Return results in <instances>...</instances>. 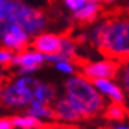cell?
<instances>
[{"instance_id":"1","label":"cell","mask_w":129,"mask_h":129,"mask_svg":"<svg viewBox=\"0 0 129 129\" xmlns=\"http://www.w3.org/2000/svg\"><path fill=\"white\" fill-rule=\"evenodd\" d=\"M91 44L108 58L129 60V16H116L96 21L88 33Z\"/></svg>"},{"instance_id":"2","label":"cell","mask_w":129,"mask_h":129,"mask_svg":"<svg viewBox=\"0 0 129 129\" xmlns=\"http://www.w3.org/2000/svg\"><path fill=\"white\" fill-rule=\"evenodd\" d=\"M64 96L81 118H94L106 108L105 99L94 87V82L81 74L68 77L64 82Z\"/></svg>"},{"instance_id":"3","label":"cell","mask_w":129,"mask_h":129,"mask_svg":"<svg viewBox=\"0 0 129 129\" xmlns=\"http://www.w3.org/2000/svg\"><path fill=\"white\" fill-rule=\"evenodd\" d=\"M6 21L19 24L31 38L44 33L48 24L46 14L24 0H9Z\"/></svg>"},{"instance_id":"4","label":"cell","mask_w":129,"mask_h":129,"mask_svg":"<svg viewBox=\"0 0 129 129\" xmlns=\"http://www.w3.org/2000/svg\"><path fill=\"white\" fill-rule=\"evenodd\" d=\"M38 82L40 80L34 75H17L2 87V102L7 108L26 109L34 101V92Z\"/></svg>"},{"instance_id":"5","label":"cell","mask_w":129,"mask_h":129,"mask_svg":"<svg viewBox=\"0 0 129 129\" xmlns=\"http://www.w3.org/2000/svg\"><path fill=\"white\" fill-rule=\"evenodd\" d=\"M80 74L89 81L96 80H115L119 70V62L112 58H102V60L85 61L78 65Z\"/></svg>"},{"instance_id":"6","label":"cell","mask_w":129,"mask_h":129,"mask_svg":"<svg viewBox=\"0 0 129 129\" xmlns=\"http://www.w3.org/2000/svg\"><path fill=\"white\" fill-rule=\"evenodd\" d=\"M31 43V37L16 23L3 21L0 24V47L13 51L14 54L23 51Z\"/></svg>"},{"instance_id":"7","label":"cell","mask_w":129,"mask_h":129,"mask_svg":"<svg viewBox=\"0 0 129 129\" xmlns=\"http://www.w3.org/2000/svg\"><path fill=\"white\" fill-rule=\"evenodd\" d=\"M61 38L62 36L55 34V33H41V34L31 38V48L37 50L38 53H41L43 55H53V54L60 53L61 47Z\"/></svg>"},{"instance_id":"8","label":"cell","mask_w":129,"mask_h":129,"mask_svg":"<svg viewBox=\"0 0 129 129\" xmlns=\"http://www.w3.org/2000/svg\"><path fill=\"white\" fill-rule=\"evenodd\" d=\"M94 87L104 99H109L111 104L125 102V92L115 80H96L94 81Z\"/></svg>"},{"instance_id":"9","label":"cell","mask_w":129,"mask_h":129,"mask_svg":"<svg viewBox=\"0 0 129 129\" xmlns=\"http://www.w3.org/2000/svg\"><path fill=\"white\" fill-rule=\"evenodd\" d=\"M44 64H46V55L28 47L16 54L12 62L13 67L17 68H41Z\"/></svg>"},{"instance_id":"10","label":"cell","mask_w":129,"mask_h":129,"mask_svg":"<svg viewBox=\"0 0 129 129\" xmlns=\"http://www.w3.org/2000/svg\"><path fill=\"white\" fill-rule=\"evenodd\" d=\"M54 119L62 122V123H77L82 118L77 114V111L70 105V102L65 99V96H57V99L51 104Z\"/></svg>"},{"instance_id":"11","label":"cell","mask_w":129,"mask_h":129,"mask_svg":"<svg viewBox=\"0 0 129 129\" xmlns=\"http://www.w3.org/2000/svg\"><path fill=\"white\" fill-rule=\"evenodd\" d=\"M26 115L36 118L41 122H50L54 121V114H53V108L51 105L47 104L38 102V101H33L30 105L26 108Z\"/></svg>"},{"instance_id":"12","label":"cell","mask_w":129,"mask_h":129,"mask_svg":"<svg viewBox=\"0 0 129 129\" xmlns=\"http://www.w3.org/2000/svg\"><path fill=\"white\" fill-rule=\"evenodd\" d=\"M102 10V4L101 3H87L85 6L77 10L75 13H72L74 19L78 20V21H82V23H92V21H96L99 13Z\"/></svg>"},{"instance_id":"13","label":"cell","mask_w":129,"mask_h":129,"mask_svg":"<svg viewBox=\"0 0 129 129\" xmlns=\"http://www.w3.org/2000/svg\"><path fill=\"white\" fill-rule=\"evenodd\" d=\"M55 99H57V89H55V87L50 82L40 81L38 85L36 87L34 101L47 104V105H51Z\"/></svg>"},{"instance_id":"14","label":"cell","mask_w":129,"mask_h":129,"mask_svg":"<svg viewBox=\"0 0 129 129\" xmlns=\"http://www.w3.org/2000/svg\"><path fill=\"white\" fill-rule=\"evenodd\" d=\"M12 123L14 129H44L46 123L41 121H38L36 118L30 116V115H16L12 116Z\"/></svg>"},{"instance_id":"15","label":"cell","mask_w":129,"mask_h":129,"mask_svg":"<svg viewBox=\"0 0 129 129\" xmlns=\"http://www.w3.org/2000/svg\"><path fill=\"white\" fill-rule=\"evenodd\" d=\"M60 55H62L67 60L75 61L77 54H78V44L72 37L70 36H62L61 38V47H60Z\"/></svg>"},{"instance_id":"16","label":"cell","mask_w":129,"mask_h":129,"mask_svg":"<svg viewBox=\"0 0 129 129\" xmlns=\"http://www.w3.org/2000/svg\"><path fill=\"white\" fill-rule=\"evenodd\" d=\"M105 118L114 122H123L128 116V111L123 106V104H109L104 111Z\"/></svg>"},{"instance_id":"17","label":"cell","mask_w":129,"mask_h":129,"mask_svg":"<svg viewBox=\"0 0 129 129\" xmlns=\"http://www.w3.org/2000/svg\"><path fill=\"white\" fill-rule=\"evenodd\" d=\"M116 82L121 85V88L123 89L125 95H129V60L119 62V70L116 74Z\"/></svg>"},{"instance_id":"18","label":"cell","mask_w":129,"mask_h":129,"mask_svg":"<svg viewBox=\"0 0 129 129\" xmlns=\"http://www.w3.org/2000/svg\"><path fill=\"white\" fill-rule=\"evenodd\" d=\"M54 68L57 70L58 72L61 74H64V75H75L77 71H78V64H77L75 61L72 60H61L58 62L54 64Z\"/></svg>"},{"instance_id":"19","label":"cell","mask_w":129,"mask_h":129,"mask_svg":"<svg viewBox=\"0 0 129 129\" xmlns=\"http://www.w3.org/2000/svg\"><path fill=\"white\" fill-rule=\"evenodd\" d=\"M16 54L10 50L4 48V47H0V67H12L13 58H14Z\"/></svg>"},{"instance_id":"20","label":"cell","mask_w":129,"mask_h":129,"mask_svg":"<svg viewBox=\"0 0 129 129\" xmlns=\"http://www.w3.org/2000/svg\"><path fill=\"white\" fill-rule=\"evenodd\" d=\"M62 3L71 13H75L77 10H80L82 6L87 4V0H62Z\"/></svg>"},{"instance_id":"21","label":"cell","mask_w":129,"mask_h":129,"mask_svg":"<svg viewBox=\"0 0 129 129\" xmlns=\"http://www.w3.org/2000/svg\"><path fill=\"white\" fill-rule=\"evenodd\" d=\"M9 0H0V24L6 21V13H7Z\"/></svg>"},{"instance_id":"22","label":"cell","mask_w":129,"mask_h":129,"mask_svg":"<svg viewBox=\"0 0 129 129\" xmlns=\"http://www.w3.org/2000/svg\"><path fill=\"white\" fill-rule=\"evenodd\" d=\"M0 129H14L10 118H0Z\"/></svg>"},{"instance_id":"23","label":"cell","mask_w":129,"mask_h":129,"mask_svg":"<svg viewBox=\"0 0 129 129\" xmlns=\"http://www.w3.org/2000/svg\"><path fill=\"white\" fill-rule=\"evenodd\" d=\"M109 129H129L128 122H115L114 125H111Z\"/></svg>"},{"instance_id":"24","label":"cell","mask_w":129,"mask_h":129,"mask_svg":"<svg viewBox=\"0 0 129 129\" xmlns=\"http://www.w3.org/2000/svg\"><path fill=\"white\" fill-rule=\"evenodd\" d=\"M119 0H101V4H114Z\"/></svg>"},{"instance_id":"25","label":"cell","mask_w":129,"mask_h":129,"mask_svg":"<svg viewBox=\"0 0 129 129\" xmlns=\"http://www.w3.org/2000/svg\"><path fill=\"white\" fill-rule=\"evenodd\" d=\"M3 77H4V70L2 68V67H0V80H2Z\"/></svg>"},{"instance_id":"26","label":"cell","mask_w":129,"mask_h":129,"mask_svg":"<svg viewBox=\"0 0 129 129\" xmlns=\"http://www.w3.org/2000/svg\"><path fill=\"white\" fill-rule=\"evenodd\" d=\"M87 3H101V0H87Z\"/></svg>"},{"instance_id":"27","label":"cell","mask_w":129,"mask_h":129,"mask_svg":"<svg viewBox=\"0 0 129 129\" xmlns=\"http://www.w3.org/2000/svg\"><path fill=\"white\" fill-rule=\"evenodd\" d=\"M126 12L129 13V0H128V2H126Z\"/></svg>"},{"instance_id":"28","label":"cell","mask_w":129,"mask_h":129,"mask_svg":"<svg viewBox=\"0 0 129 129\" xmlns=\"http://www.w3.org/2000/svg\"><path fill=\"white\" fill-rule=\"evenodd\" d=\"M2 94H3V89L0 88V101H2Z\"/></svg>"},{"instance_id":"29","label":"cell","mask_w":129,"mask_h":129,"mask_svg":"<svg viewBox=\"0 0 129 129\" xmlns=\"http://www.w3.org/2000/svg\"><path fill=\"white\" fill-rule=\"evenodd\" d=\"M0 88H2V80H0Z\"/></svg>"}]
</instances>
